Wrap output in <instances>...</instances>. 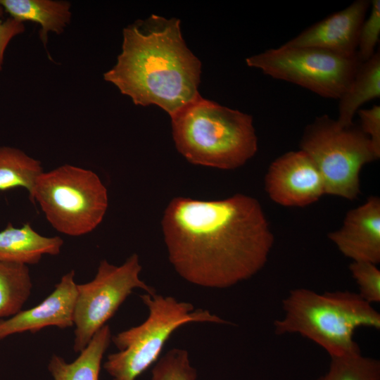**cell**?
Masks as SVG:
<instances>
[{"label":"cell","mask_w":380,"mask_h":380,"mask_svg":"<svg viewBox=\"0 0 380 380\" xmlns=\"http://www.w3.org/2000/svg\"><path fill=\"white\" fill-rule=\"evenodd\" d=\"M161 225L177 274L210 289L229 288L255 275L274 241L260 202L242 194L207 201L175 198Z\"/></svg>","instance_id":"1"},{"label":"cell","mask_w":380,"mask_h":380,"mask_svg":"<svg viewBox=\"0 0 380 380\" xmlns=\"http://www.w3.org/2000/svg\"><path fill=\"white\" fill-rule=\"evenodd\" d=\"M201 73L180 20L152 15L124 28L122 51L103 78L134 104L158 106L172 117L200 96Z\"/></svg>","instance_id":"2"},{"label":"cell","mask_w":380,"mask_h":380,"mask_svg":"<svg viewBox=\"0 0 380 380\" xmlns=\"http://www.w3.org/2000/svg\"><path fill=\"white\" fill-rule=\"evenodd\" d=\"M283 316L274 322L277 335L298 334L322 347L330 357L361 353L353 338L360 327L380 329V313L357 293L290 291L282 300Z\"/></svg>","instance_id":"3"},{"label":"cell","mask_w":380,"mask_h":380,"mask_svg":"<svg viewBox=\"0 0 380 380\" xmlns=\"http://www.w3.org/2000/svg\"><path fill=\"white\" fill-rule=\"evenodd\" d=\"M171 119L177 151L194 165L234 170L243 165L258 151L251 115L201 96Z\"/></svg>","instance_id":"4"},{"label":"cell","mask_w":380,"mask_h":380,"mask_svg":"<svg viewBox=\"0 0 380 380\" xmlns=\"http://www.w3.org/2000/svg\"><path fill=\"white\" fill-rule=\"evenodd\" d=\"M140 298L148 310L146 319L112 336L119 351L108 355L103 368L113 380H136L158 360L171 335L186 324H229L208 310L194 309L172 296L155 292Z\"/></svg>","instance_id":"5"},{"label":"cell","mask_w":380,"mask_h":380,"mask_svg":"<svg viewBox=\"0 0 380 380\" xmlns=\"http://www.w3.org/2000/svg\"><path fill=\"white\" fill-rule=\"evenodd\" d=\"M30 200L37 203L58 232L80 236L102 222L108 205L107 189L92 170L65 164L37 178Z\"/></svg>","instance_id":"6"},{"label":"cell","mask_w":380,"mask_h":380,"mask_svg":"<svg viewBox=\"0 0 380 380\" xmlns=\"http://www.w3.org/2000/svg\"><path fill=\"white\" fill-rule=\"evenodd\" d=\"M300 150L317 167L325 194L348 200L360 194L362 167L380 157L360 128L354 124L343 127L327 115L316 117L305 127Z\"/></svg>","instance_id":"7"},{"label":"cell","mask_w":380,"mask_h":380,"mask_svg":"<svg viewBox=\"0 0 380 380\" xmlns=\"http://www.w3.org/2000/svg\"><path fill=\"white\" fill-rule=\"evenodd\" d=\"M247 65L274 79L305 88L320 96L338 99L362 61L315 47L285 44L246 59Z\"/></svg>","instance_id":"8"},{"label":"cell","mask_w":380,"mask_h":380,"mask_svg":"<svg viewBox=\"0 0 380 380\" xmlns=\"http://www.w3.org/2000/svg\"><path fill=\"white\" fill-rule=\"evenodd\" d=\"M141 265L133 253L120 266L100 262L94 278L77 284L74 313L75 352L82 351L94 335L110 319L133 292L140 289L148 293L155 290L139 278Z\"/></svg>","instance_id":"9"},{"label":"cell","mask_w":380,"mask_h":380,"mask_svg":"<svg viewBox=\"0 0 380 380\" xmlns=\"http://www.w3.org/2000/svg\"><path fill=\"white\" fill-rule=\"evenodd\" d=\"M265 189L274 202L286 207H304L325 194L317 167L301 150L286 152L270 164Z\"/></svg>","instance_id":"10"},{"label":"cell","mask_w":380,"mask_h":380,"mask_svg":"<svg viewBox=\"0 0 380 380\" xmlns=\"http://www.w3.org/2000/svg\"><path fill=\"white\" fill-rule=\"evenodd\" d=\"M371 1L356 0L310 26L285 45L315 47L344 56L357 55L359 33Z\"/></svg>","instance_id":"11"},{"label":"cell","mask_w":380,"mask_h":380,"mask_svg":"<svg viewBox=\"0 0 380 380\" xmlns=\"http://www.w3.org/2000/svg\"><path fill=\"white\" fill-rule=\"evenodd\" d=\"M77 286L74 270L64 274L53 291L39 304L0 321V339L25 331L37 332L47 327H73Z\"/></svg>","instance_id":"12"},{"label":"cell","mask_w":380,"mask_h":380,"mask_svg":"<svg viewBox=\"0 0 380 380\" xmlns=\"http://www.w3.org/2000/svg\"><path fill=\"white\" fill-rule=\"evenodd\" d=\"M338 251L353 261L380 262V199L371 196L349 210L340 229L328 234Z\"/></svg>","instance_id":"13"},{"label":"cell","mask_w":380,"mask_h":380,"mask_svg":"<svg viewBox=\"0 0 380 380\" xmlns=\"http://www.w3.org/2000/svg\"><path fill=\"white\" fill-rule=\"evenodd\" d=\"M63 240L58 236H45L29 223L15 227L11 223L0 231V260L11 262L35 265L45 255L61 253Z\"/></svg>","instance_id":"14"},{"label":"cell","mask_w":380,"mask_h":380,"mask_svg":"<svg viewBox=\"0 0 380 380\" xmlns=\"http://www.w3.org/2000/svg\"><path fill=\"white\" fill-rule=\"evenodd\" d=\"M0 6L18 21L38 23L39 38L46 49L49 33L61 34L72 17L71 4L66 1L0 0Z\"/></svg>","instance_id":"15"},{"label":"cell","mask_w":380,"mask_h":380,"mask_svg":"<svg viewBox=\"0 0 380 380\" xmlns=\"http://www.w3.org/2000/svg\"><path fill=\"white\" fill-rule=\"evenodd\" d=\"M111 338L110 329L106 324L72 362L53 354L48 364L53 380H99L102 359Z\"/></svg>","instance_id":"16"},{"label":"cell","mask_w":380,"mask_h":380,"mask_svg":"<svg viewBox=\"0 0 380 380\" xmlns=\"http://www.w3.org/2000/svg\"><path fill=\"white\" fill-rule=\"evenodd\" d=\"M380 97V53L362 62L345 91L338 99V123L353 125V117L365 103Z\"/></svg>","instance_id":"17"},{"label":"cell","mask_w":380,"mask_h":380,"mask_svg":"<svg viewBox=\"0 0 380 380\" xmlns=\"http://www.w3.org/2000/svg\"><path fill=\"white\" fill-rule=\"evenodd\" d=\"M43 172L40 160L19 148L0 146V191L21 187L27 191L30 198Z\"/></svg>","instance_id":"18"},{"label":"cell","mask_w":380,"mask_h":380,"mask_svg":"<svg viewBox=\"0 0 380 380\" xmlns=\"http://www.w3.org/2000/svg\"><path fill=\"white\" fill-rule=\"evenodd\" d=\"M32 289L28 265L0 260V317L20 311Z\"/></svg>","instance_id":"19"},{"label":"cell","mask_w":380,"mask_h":380,"mask_svg":"<svg viewBox=\"0 0 380 380\" xmlns=\"http://www.w3.org/2000/svg\"><path fill=\"white\" fill-rule=\"evenodd\" d=\"M327 372L317 380H380V361L362 353L330 357Z\"/></svg>","instance_id":"20"},{"label":"cell","mask_w":380,"mask_h":380,"mask_svg":"<svg viewBox=\"0 0 380 380\" xmlns=\"http://www.w3.org/2000/svg\"><path fill=\"white\" fill-rule=\"evenodd\" d=\"M196 370L190 365L184 349L169 350L152 369L151 380H196Z\"/></svg>","instance_id":"21"},{"label":"cell","mask_w":380,"mask_h":380,"mask_svg":"<svg viewBox=\"0 0 380 380\" xmlns=\"http://www.w3.org/2000/svg\"><path fill=\"white\" fill-rule=\"evenodd\" d=\"M376 265L365 261H353L349 265L358 287L357 293L372 305L380 303V270Z\"/></svg>","instance_id":"22"},{"label":"cell","mask_w":380,"mask_h":380,"mask_svg":"<svg viewBox=\"0 0 380 380\" xmlns=\"http://www.w3.org/2000/svg\"><path fill=\"white\" fill-rule=\"evenodd\" d=\"M371 11L360 27L357 54L362 62L367 61L375 53L380 35V1H371Z\"/></svg>","instance_id":"23"},{"label":"cell","mask_w":380,"mask_h":380,"mask_svg":"<svg viewBox=\"0 0 380 380\" xmlns=\"http://www.w3.org/2000/svg\"><path fill=\"white\" fill-rule=\"evenodd\" d=\"M361 122V130L369 137L372 145L380 156V106L359 109L357 112Z\"/></svg>","instance_id":"24"},{"label":"cell","mask_w":380,"mask_h":380,"mask_svg":"<svg viewBox=\"0 0 380 380\" xmlns=\"http://www.w3.org/2000/svg\"><path fill=\"white\" fill-rule=\"evenodd\" d=\"M4 8L0 6V71L3 69L4 53L11 41L15 36L25 31L24 23L11 17L3 20Z\"/></svg>","instance_id":"25"}]
</instances>
